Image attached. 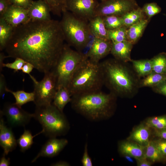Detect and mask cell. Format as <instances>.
I'll use <instances>...</instances> for the list:
<instances>
[{
    "instance_id": "obj_21",
    "label": "cell",
    "mask_w": 166,
    "mask_h": 166,
    "mask_svg": "<svg viewBox=\"0 0 166 166\" xmlns=\"http://www.w3.org/2000/svg\"><path fill=\"white\" fill-rule=\"evenodd\" d=\"M148 19H143L127 29V40L133 45L136 43L142 36L148 23Z\"/></svg>"
},
{
    "instance_id": "obj_45",
    "label": "cell",
    "mask_w": 166,
    "mask_h": 166,
    "mask_svg": "<svg viewBox=\"0 0 166 166\" xmlns=\"http://www.w3.org/2000/svg\"><path fill=\"white\" fill-rule=\"evenodd\" d=\"M145 157L136 159L137 161V165L138 166H151V162L147 160Z\"/></svg>"
},
{
    "instance_id": "obj_20",
    "label": "cell",
    "mask_w": 166,
    "mask_h": 166,
    "mask_svg": "<svg viewBox=\"0 0 166 166\" xmlns=\"http://www.w3.org/2000/svg\"><path fill=\"white\" fill-rule=\"evenodd\" d=\"M150 128L145 124L139 125L131 133L128 138L129 140L145 147L150 140Z\"/></svg>"
},
{
    "instance_id": "obj_36",
    "label": "cell",
    "mask_w": 166,
    "mask_h": 166,
    "mask_svg": "<svg viewBox=\"0 0 166 166\" xmlns=\"http://www.w3.org/2000/svg\"><path fill=\"white\" fill-rule=\"evenodd\" d=\"M26 62L22 58H16L13 62L4 63L3 67L13 69L15 72H16L22 70L23 65Z\"/></svg>"
},
{
    "instance_id": "obj_41",
    "label": "cell",
    "mask_w": 166,
    "mask_h": 166,
    "mask_svg": "<svg viewBox=\"0 0 166 166\" xmlns=\"http://www.w3.org/2000/svg\"><path fill=\"white\" fill-rule=\"evenodd\" d=\"M9 0H0V17H2L11 5Z\"/></svg>"
},
{
    "instance_id": "obj_2",
    "label": "cell",
    "mask_w": 166,
    "mask_h": 166,
    "mask_svg": "<svg viewBox=\"0 0 166 166\" xmlns=\"http://www.w3.org/2000/svg\"><path fill=\"white\" fill-rule=\"evenodd\" d=\"M104 85L117 97H131L136 94L140 88V77L128 62L114 59L101 62Z\"/></svg>"
},
{
    "instance_id": "obj_29",
    "label": "cell",
    "mask_w": 166,
    "mask_h": 166,
    "mask_svg": "<svg viewBox=\"0 0 166 166\" xmlns=\"http://www.w3.org/2000/svg\"><path fill=\"white\" fill-rule=\"evenodd\" d=\"M43 133V131L42 130L36 135L32 136L29 130L25 129L23 133L17 140V144L20 147V151L22 152H24L30 148L34 143V138Z\"/></svg>"
},
{
    "instance_id": "obj_11",
    "label": "cell",
    "mask_w": 166,
    "mask_h": 166,
    "mask_svg": "<svg viewBox=\"0 0 166 166\" xmlns=\"http://www.w3.org/2000/svg\"><path fill=\"white\" fill-rule=\"evenodd\" d=\"M0 113L6 116L8 122L13 126H24L33 117V114L28 113L14 103H5Z\"/></svg>"
},
{
    "instance_id": "obj_43",
    "label": "cell",
    "mask_w": 166,
    "mask_h": 166,
    "mask_svg": "<svg viewBox=\"0 0 166 166\" xmlns=\"http://www.w3.org/2000/svg\"><path fill=\"white\" fill-rule=\"evenodd\" d=\"M153 134L158 138L166 140V128L154 129Z\"/></svg>"
},
{
    "instance_id": "obj_5",
    "label": "cell",
    "mask_w": 166,
    "mask_h": 166,
    "mask_svg": "<svg viewBox=\"0 0 166 166\" xmlns=\"http://www.w3.org/2000/svg\"><path fill=\"white\" fill-rule=\"evenodd\" d=\"M33 118L41 124L42 130L50 138L66 135L70 129L65 115L53 104L36 106Z\"/></svg>"
},
{
    "instance_id": "obj_47",
    "label": "cell",
    "mask_w": 166,
    "mask_h": 166,
    "mask_svg": "<svg viewBox=\"0 0 166 166\" xmlns=\"http://www.w3.org/2000/svg\"><path fill=\"white\" fill-rule=\"evenodd\" d=\"M53 166H69L70 164L68 162L64 161H59L52 164Z\"/></svg>"
},
{
    "instance_id": "obj_42",
    "label": "cell",
    "mask_w": 166,
    "mask_h": 166,
    "mask_svg": "<svg viewBox=\"0 0 166 166\" xmlns=\"http://www.w3.org/2000/svg\"><path fill=\"white\" fill-rule=\"evenodd\" d=\"M6 82L4 75L0 73V95L2 96L6 92L7 88Z\"/></svg>"
},
{
    "instance_id": "obj_13",
    "label": "cell",
    "mask_w": 166,
    "mask_h": 166,
    "mask_svg": "<svg viewBox=\"0 0 166 166\" xmlns=\"http://www.w3.org/2000/svg\"><path fill=\"white\" fill-rule=\"evenodd\" d=\"M2 17L14 28L31 20L28 15V9L13 5L10 6Z\"/></svg>"
},
{
    "instance_id": "obj_1",
    "label": "cell",
    "mask_w": 166,
    "mask_h": 166,
    "mask_svg": "<svg viewBox=\"0 0 166 166\" xmlns=\"http://www.w3.org/2000/svg\"><path fill=\"white\" fill-rule=\"evenodd\" d=\"M65 41L60 22L30 20L14 28L5 49L8 57L22 58L45 73L55 65Z\"/></svg>"
},
{
    "instance_id": "obj_27",
    "label": "cell",
    "mask_w": 166,
    "mask_h": 166,
    "mask_svg": "<svg viewBox=\"0 0 166 166\" xmlns=\"http://www.w3.org/2000/svg\"><path fill=\"white\" fill-rule=\"evenodd\" d=\"M145 147L144 157L152 162H161L165 160L166 157L160 153L153 140H150Z\"/></svg>"
},
{
    "instance_id": "obj_16",
    "label": "cell",
    "mask_w": 166,
    "mask_h": 166,
    "mask_svg": "<svg viewBox=\"0 0 166 166\" xmlns=\"http://www.w3.org/2000/svg\"><path fill=\"white\" fill-rule=\"evenodd\" d=\"M50 10L49 6L42 0L33 1L28 9L31 20L45 21L51 19Z\"/></svg>"
},
{
    "instance_id": "obj_26",
    "label": "cell",
    "mask_w": 166,
    "mask_h": 166,
    "mask_svg": "<svg viewBox=\"0 0 166 166\" xmlns=\"http://www.w3.org/2000/svg\"><path fill=\"white\" fill-rule=\"evenodd\" d=\"M166 79V75L160 74L153 71L140 79V88L148 87L153 88L161 82Z\"/></svg>"
},
{
    "instance_id": "obj_17",
    "label": "cell",
    "mask_w": 166,
    "mask_h": 166,
    "mask_svg": "<svg viewBox=\"0 0 166 166\" xmlns=\"http://www.w3.org/2000/svg\"><path fill=\"white\" fill-rule=\"evenodd\" d=\"M112 43L110 53L114 58L124 62L131 61L130 54L133 44L128 41Z\"/></svg>"
},
{
    "instance_id": "obj_28",
    "label": "cell",
    "mask_w": 166,
    "mask_h": 166,
    "mask_svg": "<svg viewBox=\"0 0 166 166\" xmlns=\"http://www.w3.org/2000/svg\"><path fill=\"white\" fill-rule=\"evenodd\" d=\"M6 92L11 93L14 97L15 105L22 107V106L28 102L34 101V93L32 92H27L23 90H18L13 91L7 88Z\"/></svg>"
},
{
    "instance_id": "obj_12",
    "label": "cell",
    "mask_w": 166,
    "mask_h": 166,
    "mask_svg": "<svg viewBox=\"0 0 166 166\" xmlns=\"http://www.w3.org/2000/svg\"><path fill=\"white\" fill-rule=\"evenodd\" d=\"M68 143L65 139H57L56 137L50 138L42 146L37 156L31 163L35 162L40 157H53L58 155Z\"/></svg>"
},
{
    "instance_id": "obj_4",
    "label": "cell",
    "mask_w": 166,
    "mask_h": 166,
    "mask_svg": "<svg viewBox=\"0 0 166 166\" xmlns=\"http://www.w3.org/2000/svg\"><path fill=\"white\" fill-rule=\"evenodd\" d=\"M104 85L103 72L101 62H94L87 58L79 65L67 88L72 96L101 90Z\"/></svg>"
},
{
    "instance_id": "obj_6",
    "label": "cell",
    "mask_w": 166,
    "mask_h": 166,
    "mask_svg": "<svg viewBox=\"0 0 166 166\" xmlns=\"http://www.w3.org/2000/svg\"><path fill=\"white\" fill-rule=\"evenodd\" d=\"M62 15L61 19L59 22L65 41L70 46L81 51L92 36L89 30L88 22L67 10L63 12Z\"/></svg>"
},
{
    "instance_id": "obj_30",
    "label": "cell",
    "mask_w": 166,
    "mask_h": 166,
    "mask_svg": "<svg viewBox=\"0 0 166 166\" xmlns=\"http://www.w3.org/2000/svg\"><path fill=\"white\" fill-rule=\"evenodd\" d=\"M151 59L153 71L166 75V53H160Z\"/></svg>"
},
{
    "instance_id": "obj_25",
    "label": "cell",
    "mask_w": 166,
    "mask_h": 166,
    "mask_svg": "<svg viewBox=\"0 0 166 166\" xmlns=\"http://www.w3.org/2000/svg\"><path fill=\"white\" fill-rule=\"evenodd\" d=\"M144 14L142 9L139 6L127 12L121 16L124 26L128 28L144 19Z\"/></svg>"
},
{
    "instance_id": "obj_38",
    "label": "cell",
    "mask_w": 166,
    "mask_h": 166,
    "mask_svg": "<svg viewBox=\"0 0 166 166\" xmlns=\"http://www.w3.org/2000/svg\"><path fill=\"white\" fill-rule=\"evenodd\" d=\"M153 141L160 153L166 157V140L158 138Z\"/></svg>"
},
{
    "instance_id": "obj_50",
    "label": "cell",
    "mask_w": 166,
    "mask_h": 166,
    "mask_svg": "<svg viewBox=\"0 0 166 166\" xmlns=\"http://www.w3.org/2000/svg\"><path fill=\"white\" fill-rule=\"evenodd\" d=\"M97 1H100V2H103V1H105V0H97Z\"/></svg>"
},
{
    "instance_id": "obj_15",
    "label": "cell",
    "mask_w": 166,
    "mask_h": 166,
    "mask_svg": "<svg viewBox=\"0 0 166 166\" xmlns=\"http://www.w3.org/2000/svg\"><path fill=\"white\" fill-rule=\"evenodd\" d=\"M2 116L0 113V145L3 150V154L7 155L16 148L18 144L12 130L5 125Z\"/></svg>"
},
{
    "instance_id": "obj_34",
    "label": "cell",
    "mask_w": 166,
    "mask_h": 166,
    "mask_svg": "<svg viewBox=\"0 0 166 166\" xmlns=\"http://www.w3.org/2000/svg\"><path fill=\"white\" fill-rule=\"evenodd\" d=\"M145 124L153 129L166 128V115L150 117L146 120Z\"/></svg>"
},
{
    "instance_id": "obj_22",
    "label": "cell",
    "mask_w": 166,
    "mask_h": 166,
    "mask_svg": "<svg viewBox=\"0 0 166 166\" xmlns=\"http://www.w3.org/2000/svg\"><path fill=\"white\" fill-rule=\"evenodd\" d=\"M72 96L66 87L58 89L54 96L52 104L60 111L63 112L66 105L70 102Z\"/></svg>"
},
{
    "instance_id": "obj_49",
    "label": "cell",
    "mask_w": 166,
    "mask_h": 166,
    "mask_svg": "<svg viewBox=\"0 0 166 166\" xmlns=\"http://www.w3.org/2000/svg\"><path fill=\"white\" fill-rule=\"evenodd\" d=\"M124 156V157H125L126 159L129 162H133V160L132 158V157L131 156L128 155H125Z\"/></svg>"
},
{
    "instance_id": "obj_37",
    "label": "cell",
    "mask_w": 166,
    "mask_h": 166,
    "mask_svg": "<svg viewBox=\"0 0 166 166\" xmlns=\"http://www.w3.org/2000/svg\"><path fill=\"white\" fill-rule=\"evenodd\" d=\"M88 146V143L86 142L84 146V152L81 160L83 166L93 165L91 158L89 154Z\"/></svg>"
},
{
    "instance_id": "obj_10",
    "label": "cell",
    "mask_w": 166,
    "mask_h": 166,
    "mask_svg": "<svg viewBox=\"0 0 166 166\" xmlns=\"http://www.w3.org/2000/svg\"><path fill=\"white\" fill-rule=\"evenodd\" d=\"M99 3L97 0H66V10L88 22L95 16Z\"/></svg>"
},
{
    "instance_id": "obj_18",
    "label": "cell",
    "mask_w": 166,
    "mask_h": 166,
    "mask_svg": "<svg viewBox=\"0 0 166 166\" xmlns=\"http://www.w3.org/2000/svg\"><path fill=\"white\" fill-rule=\"evenodd\" d=\"M118 150L122 155H129L136 159L144 157L145 147L133 141L128 140L120 142Z\"/></svg>"
},
{
    "instance_id": "obj_46",
    "label": "cell",
    "mask_w": 166,
    "mask_h": 166,
    "mask_svg": "<svg viewBox=\"0 0 166 166\" xmlns=\"http://www.w3.org/2000/svg\"><path fill=\"white\" fill-rule=\"evenodd\" d=\"M5 156L3 154L0 160V166H8L9 165L10 162L9 158L6 159L5 157Z\"/></svg>"
},
{
    "instance_id": "obj_33",
    "label": "cell",
    "mask_w": 166,
    "mask_h": 166,
    "mask_svg": "<svg viewBox=\"0 0 166 166\" xmlns=\"http://www.w3.org/2000/svg\"><path fill=\"white\" fill-rule=\"evenodd\" d=\"M49 6L51 12L55 15L61 16L66 10V0H42Z\"/></svg>"
},
{
    "instance_id": "obj_44",
    "label": "cell",
    "mask_w": 166,
    "mask_h": 166,
    "mask_svg": "<svg viewBox=\"0 0 166 166\" xmlns=\"http://www.w3.org/2000/svg\"><path fill=\"white\" fill-rule=\"evenodd\" d=\"M34 68V67L33 64L26 62L23 65L21 70L23 73L27 74L29 75Z\"/></svg>"
},
{
    "instance_id": "obj_48",
    "label": "cell",
    "mask_w": 166,
    "mask_h": 166,
    "mask_svg": "<svg viewBox=\"0 0 166 166\" xmlns=\"http://www.w3.org/2000/svg\"><path fill=\"white\" fill-rule=\"evenodd\" d=\"M8 57V56H6L4 54L2 53H0V73L2 71L3 67V65L4 63V61L5 58Z\"/></svg>"
},
{
    "instance_id": "obj_32",
    "label": "cell",
    "mask_w": 166,
    "mask_h": 166,
    "mask_svg": "<svg viewBox=\"0 0 166 166\" xmlns=\"http://www.w3.org/2000/svg\"><path fill=\"white\" fill-rule=\"evenodd\" d=\"M108 30H113L124 26L121 16L107 15L101 17Z\"/></svg>"
},
{
    "instance_id": "obj_40",
    "label": "cell",
    "mask_w": 166,
    "mask_h": 166,
    "mask_svg": "<svg viewBox=\"0 0 166 166\" xmlns=\"http://www.w3.org/2000/svg\"><path fill=\"white\" fill-rule=\"evenodd\" d=\"M152 88L155 92L166 96V79L157 85Z\"/></svg>"
},
{
    "instance_id": "obj_19",
    "label": "cell",
    "mask_w": 166,
    "mask_h": 166,
    "mask_svg": "<svg viewBox=\"0 0 166 166\" xmlns=\"http://www.w3.org/2000/svg\"><path fill=\"white\" fill-rule=\"evenodd\" d=\"M88 26L91 34L95 38L108 39V30L101 16L93 17L88 22Z\"/></svg>"
},
{
    "instance_id": "obj_35",
    "label": "cell",
    "mask_w": 166,
    "mask_h": 166,
    "mask_svg": "<svg viewBox=\"0 0 166 166\" xmlns=\"http://www.w3.org/2000/svg\"><path fill=\"white\" fill-rule=\"evenodd\" d=\"M144 13L148 17L149 20L161 11V8L156 3L151 2L145 4L142 8Z\"/></svg>"
},
{
    "instance_id": "obj_7",
    "label": "cell",
    "mask_w": 166,
    "mask_h": 166,
    "mask_svg": "<svg viewBox=\"0 0 166 166\" xmlns=\"http://www.w3.org/2000/svg\"><path fill=\"white\" fill-rule=\"evenodd\" d=\"M85 59L77 50L65 44L57 61L51 71L54 75L57 90L66 87L77 68Z\"/></svg>"
},
{
    "instance_id": "obj_8",
    "label": "cell",
    "mask_w": 166,
    "mask_h": 166,
    "mask_svg": "<svg viewBox=\"0 0 166 166\" xmlns=\"http://www.w3.org/2000/svg\"><path fill=\"white\" fill-rule=\"evenodd\" d=\"M44 74L43 78L40 81L31 74L29 75L34 83V102L36 106L52 103L57 91L56 80L52 72L49 71Z\"/></svg>"
},
{
    "instance_id": "obj_24",
    "label": "cell",
    "mask_w": 166,
    "mask_h": 166,
    "mask_svg": "<svg viewBox=\"0 0 166 166\" xmlns=\"http://www.w3.org/2000/svg\"><path fill=\"white\" fill-rule=\"evenodd\" d=\"M14 27L2 17H0V50L5 49L13 32Z\"/></svg>"
},
{
    "instance_id": "obj_14",
    "label": "cell",
    "mask_w": 166,
    "mask_h": 166,
    "mask_svg": "<svg viewBox=\"0 0 166 166\" xmlns=\"http://www.w3.org/2000/svg\"><path fill=\"white\" fill-rule=\"evenodd\" d=\"M112 44V41L109 39L95 38L88 58L94 62H100L101 59L110 53Z\"/></svg>"
},
{
    "instance_id": "obj_3",
    "label": "cell",
    "mask_w": 166,
    "mask_h": 166,
    "mask_svg": "<svg viewBox=\"0 0 166 166\" xmlns=\"http://www.w3.org/2000/svg\"><path fill=\"white\" fill-rule=\"evenodd\" d=\"M117 97L100 90L74 95L70 103L77 113L90 121H99L111 115Z\"/></svg>"
},
{
    "instance_id": "obj_9",
    "label": "cell",
    "mask_w": 166,
    "mask_h": 166,
    "mask_svg": "<svg viewBox=\"0 0 166 166\" xmlns=\"http://www.w3.org/2000/svg\"><path fill=\"white\" fill-rule=\"evenodd\" d=\"M138 7L135 0H106L99 3L95 10V16L113 15L122 16Z\"/></svg>"
},
{
    "instance_id": "obj_31",
    "label": "cell",
    "mask_w": 166,
    "mask_h": 166,
    "mask_svg": "<svg viewBox=\"0 0 166 166\" xmlns=\"http://www.w3.org/2000/svg\"><path fill=\"white\" fill-rule=\"evenodd\" d=\"M125 26L118 28L108 30V39L112 42H120L127 40V29Z\"/></svg>"
},
{
    "instance_id": "obj_39",
    "label": "cell",
    "mask_w": 166,
    "mask_h": 166,
    "mask_svg": "<svg viewBox=\"0 0 166 166\" xmlns=\"http://www.w3.org/2000/svg\"><path fill=\"white\" fill-rule=\"evenodd\" d=\"M11 5L28 9L33 2L32 0H9Z\"/></svg>"
},
{
    "instance_id": "obj_23",
    "label": "cell",
    "mask_w": 166,
    "mask_h": 166,
    "mask_svg": "<svg viewBox=\"0 0 166 166\" xmlns=\"http://www.w3.org/2000/svg\"><path fill=\"white\" fill-rule=\"evenodd\" d=\"M132 67L140 78L144 77L153 72L151 59L132 60Z\"/></svg>"
}]
</instances>
